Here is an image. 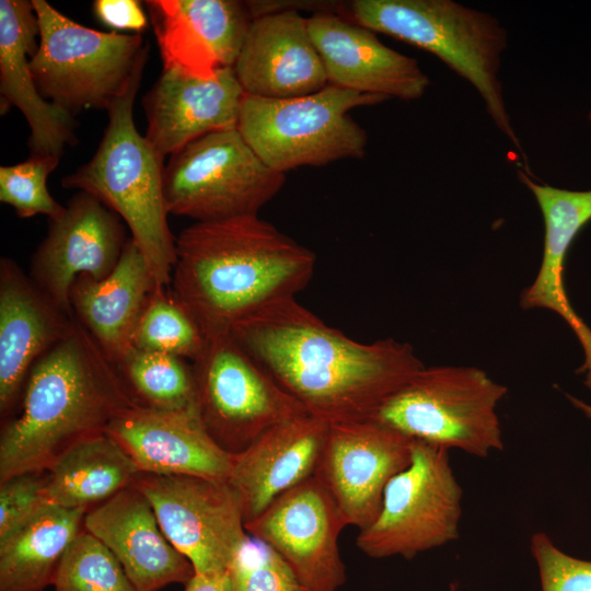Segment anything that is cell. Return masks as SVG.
Returning <instances> with one entry per match:
<instances>
[{
  "label": "cell",
  "mask_w": 591,
  "mask_h": 591,
  "mask_svg": "<svg viewBox=\"0 0 591 591\" xmlns=\"http://www.w3.org/2000/svg\"><path fill=\"white\" fill-rule=\"evenodd\" d=\"M231 334L308 414L329 424L371 419L425 367L409 344L357 341L296 297L267 305Z\"/></svg>",
  "instance_id": "6da1fadb"
},
{
  "label": "cell",
  "mask_w": 591,
  "mask_h": 591,
  "mask_svg": "<svg viewBox=\"0 0 591 591\" xmlns=\"http://www.w3.org/2000/svg\"><path fill=\"white\" fill-rule=\"evenodd\" d=\"M315 265L313 251L258 215L195 222L176 237L170 286L209 338L296 297Z\"/></svg>",
  "instance_id": "7a4b0ae2"
},
{
  "label": "cell",
  "mask_w": 591,
  "mask_h": 591,
  "mask_svg": "<svg viewBox=\"0 0 591 591\" xmlns=\"http://www.w3.org/2000/svg\"><path fill=\"white\" fill-rule=\"evenodd\" d=\"M21 410L0 437V482L47 472L70 448L105 432L138 404L115 364L74 318L69 333L31 369Z\"/></svg>",
  "instance_id": "3957f363"
},
{
  "label": "cell",
  "mask_w": 591,
  "mask_h": 591,
  "mask_svg": "<svg viewBox=\"0 0 591 591\" xmlns=\"http://www.w3.org/2000/svg\"><path fill=\"white\" fill-rule=\"evenodd\" d=\"M148 53L125 91L107 109L108 124L94 155L65 176L61 185L94 196L118 215L148 262L157 285L166 288L176 262V237L167 221L164 158L137 130L132 115Z\"/></svg>",
  "instance_id": "277c9868"
},
{
  "label": "cell",
  "mask_w": 591,
  "mask_h": 591,
  "mask_svg": "<svg viewBox=\"0 0 591 591\" xmlns=\"http://www.w3.org/2000/svg\"><path fill=\"white\" fill-rule=\"evenodd\" d=\"M346 18L441 59L476 89L496 126L525 159L502 96L507 33L497 19L452 0H354Z\"/></svg>",
  "instance_id": "5b68a950"
},
{
  "label": "cell",
  "mask_w": 591,
  "mask_h": 591,
  "mask_svg": "<svg viewBox=\"0 0 591 591\" xmlns=\"http://www.w3.org/2000/svg\"><path fill=\"white\" fill-rule=\"evenodd\" d=\"M386 100L384 95L333 84L290 99L244 94L237 130L265 164L285 174L300 166L361 159L366 154L367 131L349 112Z\"/></svg>",
  "instance_id": "8992f818"
},
{
  "label": "cell",
  "mask_w": 591,
  "mask_h": 591,
  "mask_svg": "<svg viewBox=\"0 0 591 591\" xmlns=\"http://www.w3.org/2000/svg\"><path fill=\"white\" fill-rule=\"evenodd\" d=\"M507 392L476 367H424L371 419L412 440L487 457L503 449L497 406Z\"/></svg>",
  "instance_id": "52a82bcc"
},
{
  "label": "cell",
  "mask_w": 591,
  "mask_h": 591,
  "mask_svg": "<svg viewBox=\"0 0 591 591\" xmlns=\"http://www.w3.org/2000/svg\"><path fill=\"white\" fill-rule=\"evenodd\" d=\"M32 4L39 42L30 69L40 95L73 116L83 109L107 111L149 51L141 34L96 31L44 0Z\"/></svg>",
  "instance_id": "ba28073f"
},
{
  "label": "cell",
  "mask_w": 591,
  "mask_h": 591,
  "mask_svg": "<svg viewBox=\"0 0 591 591\" xmlns=\"http://www.w3.org/2000/svg\"><path fill=\"white\" fill-rule=\"evenodd\" d=\"M286 183L237 128L207 134L173 153L164 166L169 213L196 222L257 216Z\"/></svg>",
  "instance_id": "9c48e42d"
},
{
  "label": "cell",
  "mask_w": 591,
  "mask_h": 591,
  "mask_svg": "<svg viewBox=\"0 0 591 591\" xmlns=\"http://www.w3.org/2000/svg\"><path fill=\"white\" fill-rule=\"evenodd\" d=\"M462 496L449 450L413 440L410 464L390 480L379 515L359 531L356 545L371 558L413 559L453 542Z\"/></svg>",
  "instance_id": "30bf717a"
},
{
  "label": "cell",
  "mask_w": 591,
  "mask_h": 591,
  "mask_svg": "<svg viewBox=\"0 0 591 591\" xmlns=\"http://www.w3.org/2000/svg\"><path fill=\"white\" fill-rule=\"evenodd\" d=\"M192 367L204 426L231 454L271 427L306 413L231 333L206 338Z\"/></svg>",
  "instance_id": "8fae6325"
},
{
  "label": "cell",
  "mask_w": 591,
  "mask_h": 591,
  "mask_svg": "<svg viewBox=\"0 0 591 591\" xmlns=\"http://www.w3.org/2000/svg\"><path fill=\"white\" fill-rule=\"evenodd\" d=\"M134 485L196 573L228 569L248 537L240 496L228 480L139 473Z\"/></svg>",
  "instance_id": "7c38bea8"
},
{
  "label": "cell",
  "mask_w": 591,
  "mask_h": 591,
  "mask_svg": "<svg viewBox=\"0 0 591 591\" xmlns=\"http://www.w3.org/2000/svg\"><path fill=\"white\" fill-rule=\"evenodd\" d=\"M244 526L288 563L306 591H337L346 582L338 540L347 523L315 475L279 496Z\"/></svg>",
  "instance_id": "4fadbf2b"
},
{
  "label": "cell",
  "mask_w": 591,
  "mask_h": 591,
  "mask_svg": "<svg viewBox=\"0 0 591 591\" xmlns=\"http://www.w3.org/2000/svg\"><path fill=\"white\" fill-rule=\"evenodd\" d=\"M413 440L373 419L329 424L315 476L347 525L360 530L379 515L390 480L412 462Z\"/></svg>",
  "instance_id": "5bb4252c"
},
{
  "label": "cell",
  "mask_w": 591,
  "mask_h": 591,
  "mask_svg": "<svg viewBox=\"0 0 591 591\" xmlns=\"http://www.w3.org/2000/svg\"><path fill=\"white\" fill-rule=\"evenodd\" d=\"M128 237L121 218L94 196L77 192L57 218L48 219L46 236L33 253L28 276L63 312L73 316L74 280H101L117 266Z\"/></svg>",
  "instance_id": "9a60e30c"
},
{
  "label": "cell",
  "mask_w": 591,
  "mask_h": 591,
  "mask_svg": "<svg viewBox=\"0 0 591 591\" xmlns=\"http://www.w3.org/2000/svg\"><path fill=\"white\" fill-rule=\"evenodd\" d=\"M105 432L140 473L229 478L232 454L209 434L198 408L163 412L136 404L121 410Z\"/></svg>",
  "instance_id": "2e32d148"
},
{
  "label": "cell",
  "mask_w": 591,
  "mask_h": 591,
  "mask_svg": "<svg viewBox=\"0 0 591 591\" xmlns=\"http://www.w3.org/2000/svg\"><path fill=\"white\" fill-rule=\"evenodd\" d=\"M306 25L328 84L404 101L421 97L430 84L416 59L393 50L372 30L338 13H312Z\"/></svg>",
  "instance_id": "e0dca14e"
},
{
  "label": "cell",
  "mask_w": 591,
  "mask_h": 591,
  "mask_svg": "<svg viewBox=\"0 0 591 591\" xmlns=\"http://www.w3.org/2000/svg\"><path fill=\"white\" fill-rule=\"evenodd\" d=\"M83 528L114 554L136 591L185 586L195 575L192 563L163 533L147 496L134 484L89 509Z\"/></svg>",
  "instance_id": "ac0fdd59"
},
{
  "label": "cell",
  "mask_w": 591,
  "mask_h": 591,
  "mask_svg": "<svg viewBox=\"0 0 591 591\" xmlns=\"http://www.w3.org/2000/svg\"><path fill=\"white\" fill-rule=\"evenodd\" d=\"M244 94L233 68H220L212 79L163 68L142 100L146 138L165 158L207 134L237 128Z\"/></svg>",
  "instance_id": "d6986e66"
},
{
  "label": "cell",
  "mask_w": 591,
  "mask_h": 591,
  "mask_svg": "<svg viewBox=\"0 0 591 591\" xmlns=\"http://www.w3.org/2000/svg\"><path fill=\"white\" fill-rule=\"evenodd\" d=\"M60 310L15 260L0 259V413L11 414L35 362L71 329Z\"/></svg>",
  "instance_id": "ffe728a7"
},
{
  "label": "cell",
  "mask_w": 591,
  "mask_h": 591,
  "mask_svg": "<svg viewBox=\"0 0 591 591\" xmlns=\"http://www.w3.org/2000/svg\"><path fill=\"white\" fill-rule=\"evenodd\" d=\"M233 70L245 94L265 99L303 96L328 84L306 18L297 10L254 18Z\"/></svg>",
  "instance_id": "44dd1931"
},
{
  "label": "cell",
  "mask_w": 591,
  "mask_h": 591,
  "mask_svg": "<svg viewBox=\"0 0 591 591\" xmlns=\"http://www.w3.org/2000/svg\"><path fill=\"white\" fill-rule=\"evenodd\" d=\"M329 422L308 413L287 419L232 454L228 482L240 496L245 522L316 474Z\"/></svg>",
  "instance_id": "7402d4cb"
},
{
  "label": "cell",
  "mask_w": 591,
  "mask_h": 591,
  "mask_svg": "<svg viewBox=\"0 0 591 591\" xmlns=\"http://www.w3.org/2000/svg\"><path fill=\"white\" fill-rule=\"evenodd\" d=\"M39 26L32 1H0L1 112L15 106L30 127L31 154L60 159L78 139L74 116L45 100L35 84L30 59L37 50Z\"/></svg>",
  "instance_id": "603a6c76"
},
{
  "label": "cell",
  "mask_w": 591,
  "mask_h": 591,
  "mask_svg": "<svg viewBox=\"0 0 591 591\" xmlns=\"http://www.w3.org/2000/svg\"><path fill=\"white\" fill-rule=\"evenodd\" d=\"M523 184L533 193L541 209L544 225L543 256L533 283L522 296L524 310L547 309L558 314L572 329L584 355L578 373L591 382V328L577 314L564 283L565 258L579 231L591 220V189L569 190L537 184L518 170Z\"/></svg>",
  "instance_id": "cb8c5ba5"
},
{
  "label": "cell",
  "mask_w": 591,
  "mask_h": 591,
  "mask_svg": "<svg viewBox=\"0 0 591 591\" xmlns=\"http://www.w3.org/2000/svg\"><path fill=\"white\" fill-rule=\"evenodd\" d=\"M157 281L144 256L129 236L115 269L104 279L79 276L70 291L73 317L116 364L132 338Z\"/></svg>",
  "instance_id": "d4e9b609"
},
{
  "label": "cell",
  "mask_w": 591,
  "mask_h": 591,
  "mask_svg": "<svg viewBox=\"0 0 591 591\" xmlns=\"http://www.w3.org/2000/svg\"><path fill=\"white\" fill-rule=\"evenodd\" d=\"M88 510L47 503L0 540V591H44Z\"/></svg>",
  "instance_id": "484cf974"
},
{
  "label": "cell",
  "mask_w": 591,
  "mask_h": 591,
  "mask_svg": "<svg viewBox=\"0 0 591 591\" xmlns=\"http://www.w3.org/2000/svg\"><path fill=\"white\" fill-rule=\"evenodd\" d=\"M139 470L107 432L92 436L66 451L47 471L49 503L89 510L134 484Z\"/></svg>",
  "instance_id": "4316f807"
},
{
  "label": "cell",
  "mask_w": 591,
  "mask_h": 591,
  "mask_svg": "<svg viewBox=\"0 0 591 591\" xmlns=\"http://www.w3.org/2000/svg\"><path fill=\"white\" fill-rule=\"evenodd\" d=\"M115 367L139 405L163 412L198 408L193 367L186 359L132 347Z\"/></svg>",
  "instance_id": "83f0119b"
},
{
  "label": "cell",
  "mask_w": 591,
  "mask_h": 591,
  "mask_svg": "<svg viewBox=\"0 0 591 591\" xmlns=\"http://www.w3.org/2000/svg\"><path fill=\"white\" fill-rule=\"evenodd\" d=\"M206 344L199 325L165 287L157 286L137 324L132 347L195 360Z\"/></svg>",
  "instance_id": "f1b7e54d"
},
{
  "label": "cell",
  "mask_w": 591,
  "mask_h": 591,
  "mask_svg": "<svg viewBox=\"0 0 591 591\" xmlns=\"http://www.w3.org/2000/svg\"><path fill=\"white\" fill-rule=\"evenodd\" d=\"M152 23L163 68H174L201 79L220 69L213 54L181 11L177 0L144 2Z\"/></svg>",
  "instance_id": "f546056e"
},
{
  "label": "cell",
  "mask_w": 591,
  "mask_h": 591,
  "mask_svg": "<svg viewBox=\"0 0 591 591\" xmlns=\"http://www.w3.org/2000/svg\"><path fill=\"white\" fill-rule=\"evenodd\" d=\"M53 586L54 591H136L114 554L86 530L63 554Z\"/></svg>",
  "instance_id": "4dcf8cb0"
},
{
  "label": "cell",
  "mask_w": 591,
  "mask_h": 591,
  "mask_svg": "<svg viewBox=\"0 0 591 591\" xmlns=\"http://www.w3.org/2000/svg\"><path fill=\"white\" fill-rule=\"evenodd\" d=\"M220 68H233L254 16L246 1L177 0Z\"/></svg>",
  "instance_id": "1f68e13d"
},
{
  "label": "cell",
  "mask_w": 591,
  "mask_h": 591,
  "mask_svg": "<svg viewBox=\"0 0 591 591\" xmlns=\"http://www.w3.org/2000/svg\"><path fill=\"white\" fill-rule=\"evenodd\" d=\"M58 158L30 154L28 159L0 167V200L11 206L19 218L44 215L57 218L65 209L50 195L48 175L58 166Z\"/></svg>",
  "instance_id": "d6a6232c"
},
{
  "label": "cell",
  "mask_w": 591,
  "mask_h": 591,
  "mask_svg": "<svg viewBox=\"0 0 591 591\" xmlns=\"http://www.w3.org/2000/svg\"><path fill=\"white\" fill-rule=\"evenodd\" d=\"M228 569L233 591H306L288 563L250 534Z\"/></svg>",
  "instance_id": "836d02e7"
},
{
  "label": "cell",
  "mask_w": 591,
  "mask_h": 591,
  "mask_svg": "<svg viewBox=\"0 0 591 591\" xmlns=\"http://www.w3.org/2000/svg\"><path fill=\"white\" fill-rule=\"evenodd\" d=\"M542 591H591V560L560 551L545 532L531 536Z\"/></svg>",
  "instance_id": "e575fe53"
},
{
  "label": "cell",
  "mask_w": 591,
  "mask_h": 591,
  "mask_svg": "<svg viewBox=\"0 0 591 591\" xmlns=\"http://www.w3.org/2000/svg\"><path fill=\"white\" fill-rule=\"evenodd\" d=\"M46 483L47 472L15 475L0 482V540L49 503L45 497Z\"/></svg>",
  "instance_id": "d590c367"
},
{
  "label": "cell",
  "mask_w": 591,
  "mask_h": 591,
  "mask_svg": "<svg viewBox=\"0 0 591 591\" xmlns=\"http://www.w3.org/2000/svg\"><path fill=\"white\" fill-rule=\"evenodd\" d=\"M95 18L116 31H134L140 34L148 26L141 2L136 0H95L92 4Z\"/></svg>",
  "instance_id": "8d00e7d4"
},
{
  "label": "cell",
  "mask_w": 591,
  "mask_h": 591,
  "mask_svg": "<svg viewBox=\"0 0 591 591\" xmlns=\"http://www.w3.org/2000/svg\"><path fill=\"white\" fill-rule=\"evenodd\" d=\"M184 591H233L229 569L196 573L185 584Z\"/></svg>",
  "instance_id": "74e56055"
},
{
  "label": "cell",
  "mask_w": 591,
  "mask_h": 591,
  "mask_svg": "<svg viewBox=\"0 0 591 591\" xmlns=\"http://www.w3.org/2000/svg\"><path fill=\"white\" fill-rule=\"evenodd\" d=\"M584 384L587 385V387L591 391V382H584ZM566 397L569 399V402L577 408L579 409L580 412H582L586 417H588L589 419H591V404H587L586 402L570 395V394H566Z\"/></svg>",
  "instance_id": "f35d334b"
}]
</instances>
